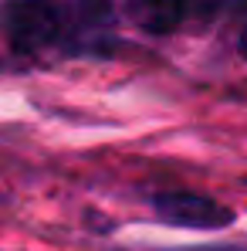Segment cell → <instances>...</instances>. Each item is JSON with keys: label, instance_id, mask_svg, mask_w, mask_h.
I'll return each instance as SVG.
<instances>
[{"label": "cell", "instance_id": "6da1fadb", "mask_svg": "<svg viewBox=\"0 0 247 251\" xmlns=\"http://www.w3.org/2000/svg\"><path fill=\"white\" fill-rule=\"evenodd\" d=\"M0 31L10 51L44 54L68 48V3L61 0H3Z\"/></svg>", "mask_w": 247, "mask_h": 251}, {"label": "cell", "instance_id": "277c9868", "mask_svg": "<svg viewBox=\"0 0 247 251\" xmlns=\"http://www.w3.org/2000/svg\"><path fill=\"white\" fill-rule=\"evenodd\" d=\"M193 0H125V17L153 38L176 34L190 17Z\"/></svg>", "mask_w": 247, "mask_h": 251}, {"label": "cell", "instance_id": "7a4b0ae2", "mask_svg": "<svg viewBox=\"0 0 247 251\" xmlns=\"http://www.w3.org/2000/svg\"><path fill=\"white\" fill-rule=\"evenodd\" d=\"M153 210L156 217L176 227H193V231H220L237 221L234 207L197 194V190H159L153 194Z\"/></svg>", "mask_w": 247, "mask_h": 251}, {"label": "cell", "instance_id": "5b68a950", "mask_svg": "<svg viewBox=\"0 0 247 251\" xmlns=\"http://www.w3.org/2000/svg\"><path fill=\"white\" fill-rule=\"evenodd\" d=\"M237 51L247 58V21L241 24V31H237Z\"/></svg>", "mask_w": 247, "mask_h": 251}, {"label": "cell", "instance_id": "3957f363", "mask_svg": "<svg viewBox=\"0 0 247 251\" xmlns=\"http://www.w3.org/2000/svg\"><path fill=\"white\" fill-rule=\"evenodd\" d=\"M115 44V3L112 0H71L68 3V48L71 54H105Z\"/></svg>", "mask_w": 247, "mask_h": 251}]
</instances>
